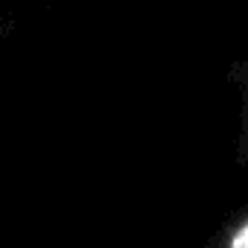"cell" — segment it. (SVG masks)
<instances>
[{
    "label": "cell",
    "mask_w": 248,
    "mask_h": 248,
    "mask_svg": "<svg viewBox=\"0 0 248 248\" xmlns=\"http://www.w3.org/2000/svg\"><path fill=\"white\" fill-rule=\"evenodd\" d=\"M231 248H248V225L236 233V239H233V245Z\"/></svg>",
    "instance_id": "cell-1"
},
{
    "label": "cell",
    "mask_w": 248,
    "mask_h": 248,
    "mask_svg": "<svg viewBox=\"0 0 248 248\" xmlns=\"http://www.w3.org/2000/svg\"><path fill=\"white\" fill-rule=\"evenodd\" d=\"M6 30H9V21H3V18H0V38L6 35Z\"/></svg>",
    "instance_id": "cell-2"
}]
</instances>
